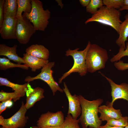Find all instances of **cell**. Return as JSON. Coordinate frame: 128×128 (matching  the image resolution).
Segmentation results:
<instances>
[{
  "label": "cell",
  "mask_w": 128,
  "mask_h": 128,
  "mask_svg": "<svg viewBox=\"0 0 128 128\" xmlns=\"http://www.w3.org/2000/svg\"><path fill=\"white\" fill-rule=\"evenodd\" d=\"M123 6H128V0H123Z\"/></svg>",
  "instance_id": "d590c367"
},
{
  "label": "cell",
  "mask_w": 128,
  "mask_h": 128,
  "mask_svg": "<svg viewBox=\"0 0 128 128\" xmlns=\"http://www.w3.org/2000/svg\"><path fill=\"white\" fill-rule=\"evenodd\" d=\"M54 62H49L41 69V72L35 77L28 76L24 80L25 82H29L36 79H40L45 82L49 85L53 95L57 91L61 92H64L58 83L54 80L52 76L53 71L52 69L55 66Z\"/></svg>",
  "instance_id": "8992f818"
},
{
  "label": "cell",
  "mask_w": 128,
  "mask_h": 128,
  "mask_svg": "<svg viewBox=\"0 0 128 128\" xmlns=\"http://www.w3.org/2000/svg\"><path fill=\"white\" fill-rule=\"evenodd\" d=\"M78 119H74L71 114H67L62 124V128H80Z\"/></svg>",
  "instance_id": "603a6c76"
},
{
  "label": "cell",
  "mask_w": 128,
  "mask_h": 128,
  "mask_svg": "<svg viewBox=\"0 0 128 128\" xmlns=\"http://www.w3.org/2000/svg\"><path fill=\"white\" fill-rule=\"evenodd\" d=\"M18 8L17 0H5L4 6V17H16Z\"/></svg>",
  "instance_id": "ffe728a7"
},
{
  "label": "cell",
  "mask_w": 128,
  "mask_h": 128,
  "mask_svg": "<svg viewBox=\"0 0 128 128\" xmlns=\"http://www.w3.org/2000/svg\"><path fill=\"white\" fill-rule=\"evenodd\" d=\"M5 2V0H0V26L1 25L4 19V6Z\"/></svg>",
  "instance_id": "4dcf8cb0"
},
{
  "label": "cell",
  "mask_w": 128,
  "mask_h": 128,
  "mask_svg": "<svg viewBox=\"0 0 128 128\" xmlns=\"http://www.w3.org/2000/svg\"><path fill=\"white\" fill-rule=\"evenodd\" d=\"M103 4L106 7L119 10L123 6V0H103Z\"/></svg>",
  "instance_id": "4316f807"
},
{
  "label": "cell",
  "mask_w": 128,
  "mask_h": 128,
  "mask_svg": "<svg viewBox=\"0 0 128 128\" xmlns=\"http://www.w3.org/2000/svg\"><path fill=\"white\" fill-rule=\"evenodd\" d=\"M103 5L102 0H91L89 4L86 7V11L93 14L97 11L98 8L99 9Z\"/></svg>",
  "instance_id": "cb8c5ba5"
},
{
  "label": "cell",
  "mask_w": 128,
  "mask_h": 128,
  "mask_svg": "<svg viewBox=\"0 0 128 128\" xmlns=\"http://www.w3.org/2000/svg\"><path fill=\"white\" fill-rule=\"evenodd\" d=\"M114 65L118 70L123 71L128 69V63H124L123 61L119 60L114 63Z\"/></svg>",
  "instance_id": "f1b7e54d"
},
{
  "label": "cell",
  "mask_w": 128,
  "mask_h": 128,
  "mask_svg": "<svg viewBox=\"0 0 128 128\" xmlns=\"http://www.w3.org/2000/svg\"><path fill=\"white\" fill-rule=\"evenodd\" d=\"M91 44L89 41L85 48L82 50L78 51L79 49L77 48L73 50L69 49L66 51L65 55L72 56L74 63L72 67L59 79V83H61L63 80L73 73L78 72L82 76L86 75L87 72L86 64V55Z\"/></svg>",
  "instance_id": "5b68a950"
},
{
  "label": "cell",
  "mask_w": 128,
  "mask_h": 128,
  "mask_svg": "<svg viewBox=\"0 0 128 128\" xmlns=\"http://www.w3.org/2000/svg\"><path fill=\"white\" fill-rule=\"evenodd\" d=\"M90 0H79V1L81 5L83 7H86L89 4Z\"/></svg>",
  "instance_id": "1f68e13d"
},
{
  "label": "cell",
  "mask_w": 128,
  "mask_h": 128,
  "mask_svg": "<svg viewBox=\"0 0 128 128\" xmlns=\"http://www.w3.org/2000/svg\"><path fill=\"white\" fill-rule=\"evenodd\" d=\"M64 119L62 111L53 113L48 111L41 115L37 124V126L40 128L60 125L63 124Z\"/></svg>",
  "instance_id": "9c48e42d"
},
{
  "label": "cell",
  "mask_w": 128,
  "mask_h": 128,
  "mask_svg": "<svg viewBox=\"0 0 128 128\" xmlns=\"http://www.w3.org/2000/svg\"><path fill=\"white\" fill-rule=\"evenodd\" d=\"M64 92L69 102V109L67 114H71L73 118L77 119L81 113V107L78 95L71 94L66 83H64Z\"/></svg>",
  "instance_id": "7c38bea8"
},
{
  "label": "cell",
  "mask_w": 128,
  "mask_h": 128,
  "mask_svg": "<svg viewBox=\"0 0 128 128\" xmlns=\"http://www.w3.org/2000/svg\"><path fill=\"white\" fill-rule=\"evenodd\" d=\"M27 109L23 101L19 110L10 118L4 119L0 116V125L5 128H23L26 126L28 118L25 115Z\"/></svg>",
  "instance_id": "ba28073f"
},
{
  "label": "cell",
  "mask_w": 128,
  "mask_h": 128,
  "mask_svg": "<svg viewBox=\"0 0 128 128\" xmlns=\"http://www.w3.org/2000/svg\"><path fill=\"white\" fill-rule=\"evenodd\" d=\"M23 55L22 58L25 64L33 72L42 68L49 62L48 60L40 58L26 53L23 54Z\"/></svg>",
  "instance_id": "9a60e30c"
},
{
  "label": "cell",
  "mask_w": 128,
  "mask_h": 128,
  "mask_svg": "<svg viewBox=\"0 0 128 128\" xmlns=\"http://www.w3.org/2000/svg\"><path fill=\"white\" fill-rule=\"evenodd\" d=\"M108 59V54L106 49L96 44H91L86 59L87 72L93 73L104 69Z\"/></svg>",
  "instance_id": "3957f363"
},
{
  "label": "cell",
  "mask_w": 128,
  "mask_h": 128,
  "mask_svg": "<svg viewBox=\"0 0 128 128\" xmlns=\"http://www.w3.org/2000/svg\"><path fill=\"white\" fill-rule=\"evenodd\" d=\"M126 56H128V42L126 43V48L124 50L119 49L118 53L114 55L110 59L112 63H114L120 60L122 57Z\"/></svg>",
  "instance_id": "83f0119b"
},
{
  "label": "cell",
  "mask_w": 128,
  "mask_h": 128,
  "mask_svg": "<svg viewBox=\"0 0 128 128\" xmlns=\"http://www.w3.org/2000/svg\"><path fill=\"white\" fill-rule=\"evenodd\" d=\"M78 96L82 109L81 115L78 119L82 128H100L102 121L98 116V110L103 99L100 98L89 101L81 95Z\"/></svg>",
  "instance_id": "6da1fadb"
},
{
  "label": "cell",
  "mask_w": 128,
  "mask_h": 128,
  "mask_svg": "<svg viewBox=\"0 0 128 128\" xmlns=\"http://www.w3.org/2000/svg\"><path fill=\"white\" fill-rule=\"evenodd\" d=\"M32 9L29 14L23 13V15L32 24L36 31H44L49 23L50 12L44 10L42 3L39 0H31Z\"/></svg>",
  "instance_id": "277c9868"
},
{
  "label": "cell",
  "mask_w": 128,
  "mask_h": 128,
  "mask_svg": "<svg viewBox=\"0 0 128 128\" xmlns=\"http://www.w3.org/2000/svg\"><path fill=\"white\" fill-rule=\"evenodd\" d=\"M128 10V6H123L121 7L119 10L120 11H122L124 10Z\"/></svg>",
  "instance_id": "e575fe53"
},
{
  "label": "cell",
  "mask_w": 128,
  "mask_h": 128,
  "mask_svg": "<svg viewBox=\"0 0 128 128\" xmlns=\"http://www.w3.org/2000/svg\"><path fill=\"white\" fill-rule=\"evenodd\" d=\"M111 126L124 128L128 124V117L122 116L118 119H112L107 121L106 124Z\"/></svg>",
  "instance_id": "d4e9b609"
},
{
  "label": "cell",
  "mask_w": 128,
  "mask_h": 128,
  "mask_svg": "<svg viewBox=\"0 0 128 128\" xmlns=\"http://www.w3.org/2000/svg\"><path fill=\"white\" fill-rule=\"evenodd\" d=\"M13 104L11 100L1 102L0 103V114L8 107H10Z\"/></svg>",
  "instance_id": "f546056e"
},
{
  "label": "cell",
  "mask_w": 128,
  "mask_h": 128,
  "mask_svg": "<svg viewBox=\"0 0 128 128\" xmlns=\"http://www.w3.org/2000/svg\"><path fill=\"white\" fill-rule=\"evenodd\" d=\"M62 124L60 125L50 126L43 128H62Z\"/></svg>",
  "instance_id": "836d02e7"
},
{
  "label": "cell",
  "mask_w": 128,
  "mask_h": 128,
  "mask_svg": "<svg viewBox=\"0 0 128 128\" xmlns=\"http://www.w3.org/2000/svg\"><path fill=\"white\" fill-rule=\"evenodd\" d=\"M0 85L11 87L14 92L19 95L21 97L24 96L28 91L32 88L29 82L19 84L12 82L7 78L2 77H0Z\"/></svg>",
  "instance_id": "2e32d148"
},
{
  "label": "cell",
  "mask_w": 128,
  "mask_h": 128,
  "mask_svg": "<svg viewBox=\"0 0 128 128\" xmlns=\"http://www.w3.org/2000/svg\"><path fill=\"white\" fill-rule=\"evenodd\" d=\"M21 97L19 95L14 92H7L2 90L0 92V101L1 102L12 100L14 101H16Z\"/></svg>",
  "instance_id": "484cf974"
},
{
  "label": "cell",
  "mask_w": 128,
  "mask_h": 128,
  "mask_svg": "<svg viewBox=\"0 0 128 128\" xmlns=\"http://www.w3.org/2000/svg\"><path fill=\"white\" fill-rule=\"evenodd\" d=\"M125 19L121 23L119 29V37L116 41V44L120 47V49L124 50L126 48L125 42L128 37V13L125 16Z\"/></svg>",
  "instance_id": "ac0fdd59"
},
{
  "label": "cell",
  "mask_w": 128,
  "mask_h": 128,
  "mask_svg": "<svg viewBox=\"0 0 128 128\" xmlns=\"http://www.w3.org/2000/svg\"><path fill=\"white\" fill-rule=\"evenodd\" d=\"M18 8L16 17L22 16V13H29L32 10L31 0H17Z\"/></svg>",
  "instance_id": "7402d4cb"
},
{
  "label": "cell",
  "mask_w": 128,
  "mask_h": 128,
  "mask_svg": "<svg viewBox=\"0 0 128 128\" xmlns=\"http://www.w3.org/2000/svg\"><path fill=\"white\" fill-rule=\"evenodd\" d=\"M17 46L14 45L10 47L4 44H0V55L7 57L10 60L13 61L18 63H23L25 62L22 58L19 57L17 53Z\"/></svg>",
  "instance_id": "e0dca14e"
},
{
  "label": "cell",
  "mask_w": 128,
  "mask_h": 128,
  "mask_svg": "<svg viewBox=\"0 0 128 128\" xmlns=\"http://www.w3.org/2000/svg\"><path fill=\"white\" fill-rule=\"evenodd\" d=\"M124 128H128V124Z\"/></svg>",
  "instance_id": "f35d334b"
},
{
  "label": "cell",
  "mask_w": 128,
  "mask_h": 128,
  "mask_svg": "<svg viewBox=\"0 0 128 128\" xmlns=\"http://www.w3.org/2000/svg\"><path fill=\"white\" fill-rule=\"evenodd\" d=\"M19 68L22 69L28 70L29 67L26 64H15L11 62L10 60L4 57L0 58V69L5 70L8 69Z\"/></svg>",
  "instance_id": "44dd1931"
},
{
  "label": "cell",
  "mask_w": 128,
  "mask_h": 128,
  "mask_svg": "<svg viewBox=\"0 0 128 128\" xmlns=\"http://www.w3.org/2000/svg\"><path fill=\"white\" fill-rule=\"evenodd\" d=\"M98 111L100 114L99 118L102 121L118 119L122 116L120 110L115 109L110 102H107L106 105H101L99 108Z\"/></svg>",
  "instance_id": "4fadbf2b"
},
{
  "label": "cell",
  "mask_w": 128,
  "mask_h": 128,
  "mask_svg": "<svg viewBox=\"0 0 128 128\" xmlns=\"http://www.w3.org/2000/svg\"><path fill=\"white\" fill-rule=\"evenodd\" d=\"M17 20L16 17L4 18L3 21L0 26V34L2 39H16L15 32Z\"/></svg>",
  "instance_id": "8fae6325"
},
{
  "label": "cell",
  "mask_w": 128,
  "mask_h": 128,
  "mask_svg": "<svg viewBox=\"0 0 128 128\" xmlns=\"http://www.w3.org/2000/svg\"><path fill=\"white\" fill-rule=\"evenodd\" d=\"M0 128H4V127L2 126V127H1Z\"/></svg>",
  "instance_id": "ab89813d"
},
{
  "label": "cell",
  "mask_w": 128,
  "mask_h": 128,
  "mask_svg": "<svg viewBox=\"0 0 128 128\" xmlns=\"http://www.w3.org/2000/svg\"><path fill=\"white\" fill-rule=\"evenodd\" d=\"M25 52L28 54L46 60H48L49 58V50L41 45H32L27 48Z\"/></svg>",
  "instance_id": "d6986e66"
},
{
  "label": "cell",
  "mask_w": 128,
  "mask_h": 128,
  "mask_svg": "<svg viewBox=\"0 0 128 128\" xmlns=\"http://www.w3.org/2000/svg\"><path fill=\"white\" fill-rule=\"evenodd\" d=\"M44 89L40 87L32 88L26 93V102L25 105L28 109L33 107L35 104L44 98Z\"/></svg>",
  "instance_id": "5bb4252c"
},
{
  "label": "cell",
  "mask_w": 128,
  "mask_h": 128,
  "mask_svg": "<svg viewBox=\"0 0 128 128\" xmlns=\"http://www.w3.org/2000/svg\"><path fill=\"white\" fill-rule=\"evenodd\" d=\"M32 128H40L37 126H33Z\"/></svg>",
  "instance_id": "74e56055"
},
{
  "label": "cell",
  "mask_w": 128,
  "mask_h": 128,
  "mask_svg": "<svg viewBox=\"0 0 128 128\" xmlns=\"http://www.w3.org/2000/svg\"><path fill=\"white\" fill-rule=\"evenodd\" d=\"M122 127H119L115 126H110L105 124L104 125H101L100 128H124Z\"/></svg>",
  "instance_id": "d6a6232c"
},
{
  "label": "cell",
  "mask_w": 128,
  "mask_h": 128,
  "mask_svg": "<svg viewBox=\"0 0 128 128\" xmlns=\"http://www.w3.org/2000/svg\"><path fill=\"white\" fill-rule=\"evenodd\" d=\"M16 18V39L20 43L26 44L35 33L36 30L29 20L23 15Z\"/></svg>",
  "instance_id": "52a82bcc"
},
{
  "label": "cell",
  "mask_w": 128,
  "mask_h": 128,
  "mask_svg": "<svg viewBox=\"0 0 128 128\" xmlns=\"http://www.w3.org/2000/svg\"><path fill=\"white\" fill-rule=\"evenodd\" d=\"M56 1L58 3H59V5H60L61 7V8H62V7H63V4H62V2H61V0H60V2L59 1V0H56Z\"/></svg>",
  "instance_id": "8d00e7d4"
},
{
  "label": "cell",
  "mask_w": 128,
  "mask_h": 128,
  "mask_svg": "<svg viewBox=\"0 0 128 128\" xmlns=\"http://www.w3.org/2000/svg\"><path fill=\"white\" fill-rule=\"evenodd\" d=\"M100 73L106 79L111 86L112 101L110 102V104L113 105L114 101L119 99H123L128 102V84L123 83L120 84H117L103 73Z\"/></svg>",
  "instance_id": "30bf717a"
},
{
  "label": "cell",
  "mask_w": 128,
  "mask_h": 128,
  "mask_svg": "<svg viewBox=\"0 0 128 128\" xmlns=\"http://www.w3.org/2000/svg\"><path fill=\"white\" fill-rule=\"evenodd\" d=\"M121 14L120 11L118 9L103 6L91 18L87 19L85 23L86 24L90 22H98L111 27L119 34L122 22L120 19Z\"/></svg>",
  "instance_id": "7a4b0ae2"
}]
</instances>
